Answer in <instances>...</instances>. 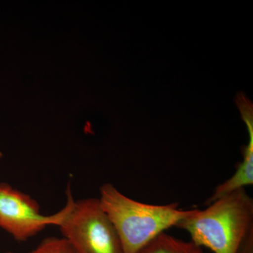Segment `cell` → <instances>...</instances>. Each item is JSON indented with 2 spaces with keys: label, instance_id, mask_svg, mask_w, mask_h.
Returning a JSON list of instances; mask_svg holds the SVG:
<instances>
[{
  "label": "cell",
  "instance_id": "cell-8",
  "mask_svg": "<svg viewBox=\"0 0 253 253\" xmlns=\"http://www.w3.org/2000/svg\"><path fill=\"white\" fill-rule=\"evenodd\" d=\"M236 253H253V229L245 236Z\"/></svg>",
  "mask_w": 253,
  "mask_h": 253
},
{
  "label": "cell",
  "instance_id": "cell-10",
  "mask_svg": "<svg viewBox=\"0 0 253 253\" xmlns=\"http://www.w3.org/2000/svg\"><path fill=\"white\" fill-rule=\"evenodd\" d=\"M12 253V252H6V253Z\"/></svg>",
  "mask_w": 253,
  "mask_h": 253
},
{
  "label": "cell",
  "instance_id": "cell-3",
  "mask_svg": "<svg viewBox=\"0 0 253 253\" xmlns=\"http://www.w3.org/2000/svg\"><path fill=\"white\" fill-rule=\"evenodd\" d=\"M59 226L76 253H123L117 231L99 199H73Z\"/></svg>",
  "mask_w": 253,
  "mask_h": 253
},
{
  "label": "cell",
  "instance_id": "cell-1",
  "mask_svg": "<svg viewBox=\"0 0 253 253\" xmlns=\"http://www.w3.org/2000/svg\"><path fill=\"white\" fill-rule=\"evenodd\" d=\"M175 227L185 230L191 241L213 253H236L253 229V199L240 189L216 200L204 211L194 209Z\"/></svg>",
  "mask_w": 253,
  "mask_h": 253
},
{
  "label": "cell",
  "instance_id": "cell-5",
  "mask_svg": "<svg viewBox=\"0 0 253 253\" xmlns=\"http://www.w3.org/2000/svg\"><path fill=\"white\" fill-rule=\"evenodd\" d=\"M249 129V144L245 151L244 161L240 163L237 170L229 179L219 184L214 192L210 196L206 203V206L212 204L216 200L220 199L226 195L240 189H245L246 186L253 184V126L252 120L245 118Z\"/></svg>",
  "mask_w": 253,
  "mask_h": 253
},
{
  "label": "cell",
  "instance_id": "cell-9",
  "mask_svg": "<svg viewBox=\"0 0 253 253\" xmlns=\"http://www.w3.org/2000/svg\"><path fill=\"white\" fill-rule=\"evenodd\" d=\"M2 156H3L2 153H1V151H0V160L1 159V158H2Z\"/></svg>",
  "mask_w": 253,
  "mask_h": 253
},
{
  "label": "cell",
  "instance_id": "cell-4",
  "mask_svg": "<svg viewBox=\"0 0 253 253\" xmlns=\"http://www.w3.org/2000/svg\"><path fill=\"white\" fill-rule=\"evenodd\" d=\"M73 200L68 188L65 207L54 214L44 215L40 205L31 196L6 183H0V228L16 241H27L46 226H59L68 214Z\"/></svg>",
  "mask_w": 253,
  "mask_h": 253
},
{
  "label": "cell",
  "instance_id": "cell-6",
  "mask_svg": "<svg viewBox=\"0 0 253 253\" xmlns=\"http://www.w3.org/2000/svg\"><path fill=\"white\" fill-rule=\"evenodd\" d=\"M138 253H208L193 241H185L161 233Z\"/></svg>",
  "mask_w": 253,
  "mask_h": 253
},
{
  "label": "cell",
  "instance_id": "cell-2",
  "mask_svg": "<svg viewBox=\"0 0 253 253\" xmlns=\"http://www.w3.org/2000/svg\"><path fill=\"white\" fill-rule=\"evenodd\" d=\"M99 200L117 231L123 253H139L156 236L193 212L179 209L177 203L158 206L139 202L110 183L100 188Z\"/></svg>",
  "mask_w": 253,
  "mask_h": 253
},
{
  "label": "cell",
  "instance_id": "cell-7",
  "mask_svg": "<svg viewBox=\"0 0 253 253\" xmlns=\"http://www.w3.org/2000/svg\"><path fill=\"white\" fill-rule=\"evenodd\" d=\"M29 253H76L65 238L49 237L43 240Z\"/></svg>",
  "mask_w": 253,
  "mask_h": 253
}]
</instances>
